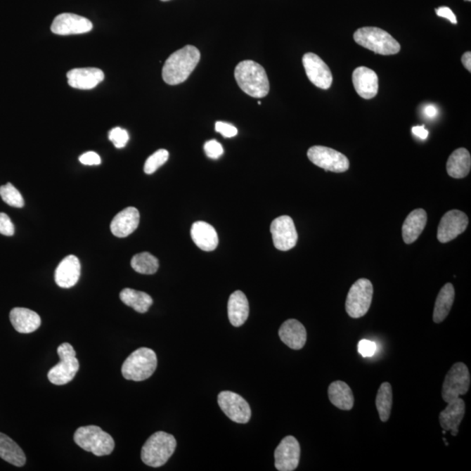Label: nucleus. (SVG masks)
I'll return each mask as SVG.
<instances>
[{
  "instance_id": "f257e3e1",
  "label": "nucleus",
  "mask_w": 471,
  "mask_h": 471,
  "mask_svg": "<svg viewBox=\"0 0 471 471\" xmlns=\"http://www.w3.org/2000/svg\"><path fill=\"white\" fill-rule=\"evenodd\" d=\"M197 47L188 45L177 50L166 60L162 67V79L169 85H179L186 81L200 60Z\"/></svg>"
},
{
  "instance_id": "f03ea898",
  "label": "nucleus",
  "mask_w": 471,
  "mask_h": 471,
  "mask_svg": "<svg viewBox=\"0 0 471 471\" xmlns=\"http://www.w3.org/2000/svg\"><path fill=\"white\" fill-rule=\"evenodd\" d=\"M234 75L239 88L250 96L264 98L270 91L266 72L255 61H242L236 67Z\"/></svg>"
},
{
  "instance_id": "7ed1b4c3",
  "label": "nucleus",
  "mask_w": 471,
  "mask_h": 471,
  "mask_svg": "<svg viewBox=\"0 0 471 471\" xmlns=\"http://www.w3.org/2000/svg\"><path fill=\"white\" fill-rule=\"evenodd\" d=\"M176 447V438L172 434L158 431L152 434L143 445L141 458L145 465L158 468L168 462Z\"/></svg>"
},
{
  "instance_id": "20e7f679",
  "label": "nucleus",
  "mask_w": 471,
  "mask_h": 471,
  "mask_svg": "<svg viewBox=\"0 0 471 471\" xmlns=\"http://www.w3.org/2000/svg\"><path fill=\"white\" fill-rule=\"evenodd\" d=\"M357 44L382 56H394L400 52L401 46L389 32L378 27H362L354 34Z\"/></svg>"
},
{
  "instance_id": "39448f33",
  "label": "nucleus",
  "mask_w": 471,
  "mask_h": 471,
  "mask_svg": "<svg viewBox=\"0 0 471 471\" xmlns=\"http://www.w3.org/2000/svg\"><path fill=\"white\" fill-rule=\"evenodd\" d=\"M157 367V354L147 347H141L126 359L122 374L126 380L143 382L154 374Z\"/></svg>"
},
{
  "instance_id": "423d86ee",
  "label": "nucleus",
  "mask_w": 471,
  "mask_h": 471,
  "mask_svg": "<svg viewBox=\"0 0 471 471\" xmlns=\"http://www.w3.org/2000/svg\"><path fill=\"white\" fill-rule=\"evenodd\" d=\"M74 440L78 446L97 456L110 455L115 449L113 437L98 426L79 427L75 431Z\"/></svg>"
},
{
  "instance_id": "0eeeda50",
  "label": "nucleus",
  "mask_w": 471,
  "mask_h": 471,
  "mask_svg": "<svg viewBox=\"0 0 471 471\" xmlns=\"http://www.w3.org/2000/svg\"><path fill=\"white\" fill-rule=\"evenodd\" d=\"M60 362L51 368L47 377L54 385H65L74 380L79 371V363L76 358L74 347L70 343L65 342L58 347Z\"/></svg>"
},
{
  "instance_id": "6e6552de",
  "label": "nucleus",
  "mask_w": 471,
  "mask_h": 471,
  "mask_svg": "<svg viewBox=\"0 0 471 471\" xmlns=\"http://www.w3.org/2000/svg\"><path fill=\"white\" fill-rule=\"evenodd\" d=\"M374 288L367 278H360L350 288L346 300V311L351 318H359L367 314L370 308Z\"/></svg>"
},
{
  "instance_id": "1a4fd4ad",
  "label": "nucleus",
  "mask_w": 471,
  "mask_h": 471,
  "mask_svg": "<svg viewBox=\"0 0 471 471\" xmlns=\"http://www.w3.org/2000/svg\"><path fill=\"white\" fill-rule=\"evenodd\" d=\"M470 386V374L468 367L463 362L452 366L441 389V396L445 402L456 399L468 393Z\"/></svg>"
},
{
  "instance_id": "9d476101",
  "label": "nucleus",
  "mask_w": 471,
  "mask_h": 471,
  "mask_svg": "<svg viewBox=\"0 0 471 471\" xmlns=\"http://www.w3.org/2000/svg\"><path fill=\"white\" fill-rule=\"evenodd\" d=\"M307 157L314 165L335 173H342L349 169V160L345 155L333 148L314 146L307 151Z\"/></svg>"
},
{
  "instance_id": "9b49d317",
  "label": "nucleus",
  "mask_w": 471,
  "mask_h": 471,
  "mask_svg": "<svg viewBox=\"0 0 471 471\" xmlns=\"http://www.w3.org/2000/svg\"><path fill=\"white\" fill-rule=\"evenodd\" d=\"M217 401L221 409L231 421L247 423L251 419L252 411L244 398L231 391H223L219 394Z\"/></svg>"
},
{
  "instance_id": "f8f14e48",
  "label": "nucleus",
  "mask_w": 471,
  "mask_h": 471,
  "mask_svg": "<svg viewBox=\"0 0 471 471\" xmlns=\"http://www.w3.org/2000/svg\"><path fill=\"white\" fill-rule=\"evenodd\" d=\"M271 233L275 247L282 252L292 249L298 242L295 222L289 216H281L271 224Z\"/></svg>"
},
{
  "instance_id": "ddd939ff",
  "label": "nucleus",
  "mask_w": 471,
  "mask_h": 471,
  "mask_svg": "<svg viewBox=\"0 0 471 471\" xmlns=\"http://www.w3.org/2000/svg\"><path fill=\"white\" fill-rule=\"evenodd\" d=\"M303 66L310 82L317 88L329 89L333 84L331 70L317 54L307 53L303 56Z\"/></svg>"
},
{
  "instance_id": "4468645a",
  "label": "nucleus",
  "mask_w": 471,
  "mask_h": 471,
  "mask_svg": "<svg viewBox=\"0 0 471 471\" xmlns=\"http://www.w3.org/2000/svg\"><path fill=\"white\" fill-rule=\"evenodd\" d=\"M275 467L280 471H293L298 468L300 446L295 437L288 436L278 445L274 453Z\"/></svg>"
},
{
  "instance_id": "2eb2a0df",
  "label": "nucleus",
  "mask_w": 471,
  "mask_h": 471,
  "mask_svg": "<svg viewBox=\"0 0 471 471\" xmlns=\"http://www.w3.org/2000/svg\"><path fill=\"white\" fill-rule=\"evenodd\" d=\"M469 219L465 212L453 209L441 217L437 230V239L440 243H448L465 233L468 227Z\"/></svg>"
},
{
  "instance_id": "dca6fc26",
  "label": "nucleus",
  "mask_w": 471,
  "mask_h": 471,
  "mask_svg": "<svg viewBox=\"0 0 471 471\" xmlns=\"http://www.w3.org/2000/svg\"><path fill=\"white\" fill-rule=\"evenodd\" d=\"M93 24L86 18L72 13H63L54 19L51 31L58 35L82 34L91 31Z\"/></svg>"
},
{
  "instance_id": "f3484780",
  "label": "nucleus",
  "mask_w": 471,
  "mask_h": 471,
  "mask_svg": "<svg viewBox=\"0 0 471 471\" xmlns=\"http://www.w3.org/2000/svg\"><path fill=\"white\" fill-rule=\"evenodd\" d=\"M352 79L355 91L363 99H373L378 93V76L370 68L357 67L353 72Z\"/></svg>"
},
{
  "instance_id": "a211bd4d",
  "label": "nucleus",
  "mask_w": 471,
  "mask_h": 471,
  "mask_svg": "<svg viewBox=\"0 0 471 471\" xmlns=\"http://www.w3.org/2000/svg\"><path fill=\"white\" fill-rule=\"evenodd\" d=\"M67 77L72 88L89 90L96 88L103 81L104 74L96 67L75 68L67 72Z\"/></svg>"
},
{
  "instance_id": "6ab92c4d",
  "label": "nucleus",
  "mask_w": 471,
  "mask_h": 471,
  "mask_svg": "<svg viewBox=\"0 0 471 471\" xmlns=\"http://www.w3.org/2000/svg\"><path fill=\"white\" fill-rule=\"evenodd\" d=\"M82 266L77 257H66L58 266L56 271V282L61 288H71L77 284L81 277Z\"/></svg>"
},
{
  "instance_id": "aec40b11",
  "label": "nucleus",
  "mask_w": 471,
  "mask_h": 471,
  "mask_svg": "<svg viewBox=\"0 0 471 471\" xmlns=\"http://www.w3.org/2000/svg\"><path fill=\"white\" fill-rule=\"evenodd\" d=\"M446 408L439 415V422L445 431H451L453 437L458 436L460 424L465 415V402L461 398L448 402Z\"/></svg>"
},
{
  "instance_id": "412c9836",
  "label": "nucleus",
  "mask_w": 471,
  "mask_h": 471,
  "mask_svg": "<svg viewBox=\"0 0 471 471\" xmlns=\"http://www.w3.org/2000/svg\"><path fill=\"white\" fill-rule=\"evenodd\" d=\"M140 222V213L135 207H128L112 220L110 229L117 238H126L137 229Z\"/></svg>"
},
{
  "instance_id": "4be33fe9",
  "label": "nucleus",
  "mask_w": 471,
  "mask_h": 471,
  "mask_svg": "<svg viewBox=\"0 0 471 471\" xmlns=\"http://www.w3.org/2000/svg\"><path fill=\"white\" fill-rule=\"evenodd\" d=\"M278 335L282 342L293 350L302 349L306 345L307 330L302 323L293 318L282 324Z\"/></svg>"
},
{
  "instance_id": "5701e85b",
  "label": "nucleus",
  "mask_w": 471,
  "mask_h": 471,
  "mask_svg": "<svg viewBox=\"0 0 471 471\" xmlns=\"http://www.w3.org/2000/svg\"><path fill=\"white\" fill-rule=\"evenodd\" d=\"M191 238L198 248L205 252H212L219 245V236L211 224L198 221L192 224Z\"/></svg>"
},
{
  "instance_id": "b1692460",
  "label": "nucleus",
  "mask_w": 471,
  "mask_h": 471,
  "mask_svg": "<svg viewBox=\"0 0 471 471\" xmlns=\"http://www.w3.org/2000/svg\"><path fill=\"white\" fill-rule=\"evenodd\" d=\"M10 321L14 329L20 333H34L41 325V318L37 313L22 307L11 311Z\"/></svg>"
},
{
  "instance_id": "393cba45",
  "label": "nucleus",
  "mask_w": 471,
  "mask_h": 471,
  "mask_svg": "<svg viewBox=\"0 0 471 471\" xmlns=\"http://www.w3.org/2000/svg\"><path fill=\"white\" fill-rule=\"evenodd\" d=\"M249 311V302L245 293L241 291L234 292L228 302V317L231 325L236 328L244 325L247 321Z\"/></svg>"
},
{
  "instance_id": "a878e982",
  "label": "nucleus",
  "mask_w": 471,
  "mask_h": 471,
  "mask_svg": "<svg viewBox=\"0 0 471 471\" xmlns=\"http://www.w3.org/2000/svg\"><path fill=\"white\" fill-rule=\"evenodd\" d=\"M426 224L427 213L424 209H415L409 214L402 226V238L406 244L411 245L418 240Z\"/></svg>"
},
{
  "instance_id": "bb28decb",
  "label": "nucleus",
  "mask_w": 471,
  "mask_h": 471,
  "mask_svg": "<svg viewBox=\"0 0 471 471\" xmlns=\"http://www.w3.org/2000/svg\"><path fill=\"white\" fill-rule=\"evenodd\" d=\"M328 397L330 401L342 411H351L354 407V397L352 390L342 380H336L330 384Z\"/></svg>"
},
{
  "instance_id": "cd10ccee",
  "label": "nucleus",
  "mask_w": 471,
  "mask_h": 471,
  "mask_svg": "<svg viewBox=\"0 0 471 471\" xmlns=\"http://www.w3.org/2000/svg\"><path fill=\"white\" fill-rule=\"evenodd\" d=\"M471 168L470 154L466 148H458L449 157L446 169L453 179H463L469 175Z\"/></svg>"
},
{
  "instance_id": "c85d7f7f",
  "label": "nucleus",
  "mask_w": 471,
  "mask_h": 471,
  "mask_svg": "<svg viewBox=\"0 0 471 471\" xmlns=\"http://www.w3.org/2000/svg\"><path fill=\"white\" fill-rule=\"evenodd\" d=\"M455 299V289L451 283L441 289L434 304L433 321L434 323H441L447 318Z\"/></svg>"
},
{
  "instance_id": "c756f323",
  "label": "nucleus",
  "mask_w": 471,
  "mask_h": 471,
  "mask_svg": "<svg viewBox=\"0 0 471 471\" xmlns=\"http://www.w3.org/2000/svg\"><path fill=\"white\" fill-rule=\"evenodd\" d=\"M0 458L14 466L22 467L27 458L22 449L6 434L0 432Z\"/></svg>"
},
{
  "instance_id": "7c9ffc66",
  "label": "nucleus",
  "mask_w": 471,
  "mask_h": 471,
  "mask_svg": "<svg viewBox=\"0 0 471 471\" xmlns=\"http://www.w3.org/2000/svg\"><path fill=\"white\" fill-rule=\"evenodd\" d=\"M120 299L139 314L147 313L153 304V299L148 293L130 288L123 289L120 293Z\"/></svg>"
},
{
  "instance_id": "2f4dec72",
  "label": "nucleus",
  "mask_w": 471,
  "mask_h": 471,
  "mask_svg": "<svg viewBox=\"0 0 471 471\" xmlns=\"http://www.w3.org/2000/svg\"><path fill=\"white\" fill-rule=\"evenodd\" d=\"M375 404L380 421L383 422L389 421L393 404L392 387L390 383L384 382L380 385L377 393Z\"/></svg>"
},
{
  "instance_id": "473e14b6",
  "label": "nucleus",
  "mask_w": 471,
  "mask_h": 471,
  "mask_svg": "<svg viewBox=\"0 0 471 471\" xmlns=\"http://www.w3.org/2000/svg\"><path fill=\"white\" fill-rule=\"evenodd\" d=\"M131 266L141 274H154L159 268V261L150 252H141L133 257Z\"/></svg>"
},
{
  "instance_id": "72a5a7b5",
  "label": "nucleus",
  "mask_w": 471,
  "mask_h": 471,
  "mask_svg": "<svg viewBox=\"0 0 471 471\" xmlns=\"http://www.w3.org/2000/svg\"><path fill=\"white\" fill-rule=\"evenodd\" d=\"M0 197L4 202L10 206H13V207L22 208L25 205L22 195L11 183L0 187Z\"/></svg>"
},
{
  "instance_id": "f704fd0d",
  "label": "nucleus",
  "mask_w": 471,
  "mask_h": 471,
  "mask_svg": "<svg viewBox=\"0 0 471 471\" xmlns=\"http://www.w3.org/2000/svg\"><path fill=\"white\" fill-rule=\"evenodd\" d=\"M169 152L166 150H159L147 159L144 164V172L150 175L157 172L161 166L164 165L169 159Z\"/></svg>"
},
{
  "instance_id": "c9c22d12",
  "label": "nucleus",
  "mask_w": 471,
  "mask_h": 471,
  "mask_svg": "<svg viewBox=\"0 0 471 471\" xmlns=\"http://www.w3.org/2000/svg\"><path fill=\"white\" fill-rule=\"evenodd\" d=\"M108 139L115 145V148H122L126 146L129 140V133L122 128H114L108 134Z\"/></svg>"
},
{
  "instance_id": "e433bc0d",
  "label": "nucleus",
  "mask_w": 471,
  "mask_h": 471,
  "mask_svg": "<svg viewBox=\"0 0 471 471\" xmlns=\"http://www.w3.org/2000/svg\"><path fill=\"white\" fill-rule=\"evenodd\" d=\"M205 151L206 155L212 159H217L223 155L224 148L219 141L216 140H211L207 141L205 145Z\"/></svg>"
},
{
  "instance_id": "4c0bfd02",
  "label": "nucleus",
  "mask_w": 471,
  "mask_h": 471,
  "mask_svg": "<svg viewBox=\"0 0 471 471\" xmlns=\"http://www.w3.org/2000/svg\"><path fill=\"white\" fill-rule=\"evenodd\" d=\"M377 346L375 342L368 340H361L358 344V352L363 357H371L376 352Z\"/></svg>"
},
{
  "instance_id": "58836bf2",
  "label": "nucleus",
  "mask_w": 471,
  "mask_h": 471,
  "mask_svg": "<svg viewBox=\"0 0 471 471\" xmlns=\"http://www.w3.org/2000/svg\"><path fill=\"white\" fill-rule=\"evenodd\" d=\"M216 131L226 138H231L238 135V129L233 125L223 122H217L215 125Z\"/></svg>"
},
{
  "instance_id": "ea45409f",
  "label": "nucleus",
  "mask_w": 471,
  "mask_h": 471,
  "mask_svg": "<svg viewBox=\"0 0 471 471\" xmlns=\"http://www.w3.org/2000/svg\"><path fill=\"white\" fill-rule=\"evenodd\" d=\"M15 231L12 221L6 213H0V233L5 236H13Z\"/></svg>"
},
{
  "instance_id": "a19ab883",
  "label": "nucleus",
  "mask_w": 471,
  "mask_h": 471,
  "mask_svg": "<svg viewBox=\"0 0 471 471\" xmlns=\"http://www.w3.org/2000/svg\"><path fill=\"white\" fill-rule=\"evenodd\" d=\"M79 162L84 165H100L101 164V159L100 155L96 152L89 151L81 155L79 158Z\"/></svg>"
},
{
  "instance_id": "79ce46f5",
  "label": "nucleus",
  "mask_w": 471,
  "mask_h": 471,
  "mask_svg": "<svg viewBox=\"0 0 471 471\" xmlns=\"http://www.w3.org/2000/svg\"><path fill=\"white\" fill-rule=\"evenodd\" d=\"M436 13L438 16L445 18V19L451 21L452 24L458 23V20H456V17L454 13H453L451 9L449 8V7H440V8L436 10Z\"/></svg>"
},
{
  "instance_id": "37998d69",
  "label": "nucleus",
  "mask_w": 471,
  "mask_h": 471,
  "mask_svg": "<svg viewBox=\"0 0 471 471\" xmlns=\"http://www.w3.org/2000/svg\"><path fill=\"white\" fill-rule=\"evenodd\" d=\"M412 133L414 134L415 136H418L422 140L427 139V136H429V132L424 128V126L413 127Z\"/></svg>"
},
{
  "instance_id": "c03bdc74",
  "label": "nucleus",
  "mask_w": 471,
  "mask_h": 471,
  "mask_svg": "<svg viewBox=\"0 0 471 471\" xmlns=\"http://www.w3.org/2000/svg\"><path fill=\"white\" fill-rule=\"evenodd\" d=\"M424 114H425L427 117L434 118L438 115V110L433 105H429V106L424 108Z\"/></svg>"
},
{
  "instance_id": "a18cd8bd",
  "label": "nucleus",
  "mask_w": 471,
  "mask_h": 471,
  "mask_svg": "<svg viewBox=\"0 0 471 471\" xmlns=\"http://www.w3.org/2000/svg\"><path fill=\"white\" fill-rule=\"evenodd\" d=\"M462 63L463 66L465 67L466 70L469 72H471V53L470 52H466L463 54L462 57Z\"/></svg>"
},
{
  "instance_id": "49530a36",
  "label": "nucleus",
  "mask_w": 471,
  "mask_h": 471,
  "mask_svg": "<svg viewBox=\"0 0 471 471\" xmlns=\"http://www.w3.org/2000/svg\"><path fill=\"white\" fill-rule=\"evenodd\" d=\"M161 1H169V0H161Z\"/></svg>"
},
{
  "instance_id": "de8ad7c7",
  "label": "nucleus",
  "mask_w": 471,
  "mask_h": 471,
  "mask_svg": "<svg viewBox=\"0 0 471 471\" xmlns=\"http://www.w3.org/2000/svg\"><path fill=\"white\" fill-rule=\"evenodd\" d=\"M465 1H469L470 2V1H471V0H465Z\"/></svg>"
}]
</instances>
